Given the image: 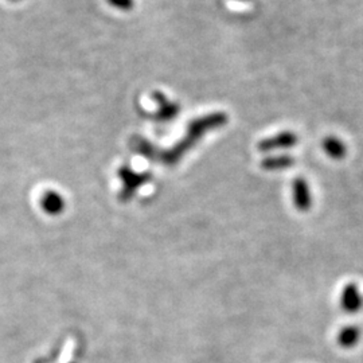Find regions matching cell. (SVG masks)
<instances>
[{"mask_svg":"<svg viewBox=\"0 0 363 363\" xmlns=\"http://www.w3.org/2000/svg\"><path fill=\"white\" fill-rule=\"evenodd\" d=\"M229 116L225 112H212L206 116H202L199 119L191 121L187 128L186 136L181 142L174 146L171 150L163 152L159 155V159L166 166H177L182 157L190 151L192 147L197 146V143L212 129L222 128L228 124Z\"/></svg>","mask_w":363,"mask_h":363,"instance_id":"1","label":"cell"},{"mask_svg":"<svg viewBox=\"0 0 363 363\" xmlns=\"http://www.w3.org/2000/svg\"><path fill=\"white\" fill-rule=\"evenodd\" d=\"M118 175L122 182V190L119 195L121 202L131 201L136 194V191L147 182L151 181L152 178L150 173H136L128 166H121L118 171Z\"/></svg>","mask_w":363,"mask_h":363,"instance_id":"2","label":"cell"},{"mask_svg":"<svg viewBox=\"0 0 363 363\" xmlns=\"http://www.w3.org/2000/svg\"><path fill=\"white\" fill-rule=\"evenodd\" d=\"M299 139H298V135L292 131H283V132H278L277 135L271 136V138H267V139H263L257 148L258 151L261 152H272L276 150H287V148H292L298 144Z\"/></svg>","mask_w":363,"mask_h":363,"instance_id":"3","label":"cell"},{"mask_svg":"<svg viewBox=\"0 0 363 363\" xmlns=\"http://www.w3.org/2000/svg\"><path fill=\"white\" fill-rule=\"evenodd\" d=\"M340 308L346 314H357L362 309L363 298L360 287L355 283H349L340 292Z\"/></svg>","mask_w":363,"mask_h":363,"instance_id":"4","label":"cell"},{"mask_svg":"<svg viewBox=\"0 0 363 363\" xmlns=\"http://www.w3.org/2000/svg\"><path fill=\"white\" fill-rule=\"evenodd\" d=\"M152 96H153L155 102L157 104V112H156L157 120L162 122H168V121L174 120L179 115L181 107L178 102L171 101L162 91H155Z\"/></svg>","mask_w":363,"mask_h":363,"instance_id":"5","label":"cell"},{"mask_svg":"<svg viewBox=\"0 0 363 363\" xmlns=\"http://www.w3.org/2000/svg\"><path fill=\"white\" fill-rule=\"evenodd\" d=\"M292 199L294 205L299 212H307L312 206V195L309 184L302 177L296 178L292 183Z\"/></svg>","mask_w":363,"mask_h":363,"instance_id":"6","label":"cell"},{"mask_svg":"<svg viewBox=\"0 0 363 363\" xmlns=\"http://www.w3.org/2000/svg\"><path fill=\"white\" fill-rule=\"evenodd\" d=\"M41 209L46 212L47 215H60L65 210V199L62 198L58 191L47 190L41 197Z\"/></svg>","mask_w":363,"mask_h":363,"instance_id":"7","label":"cell"},{"mask_svg":"<svg viewBox=\"0 0 363 363\" xmlns=\"http://www.w3.org/2000/svg\"><path fill=\"white\" fill-rule=\"evenodd\" d=\"M361 336H362V331L358 326L349 324L340 329V331L336 336V340L342 349H353L360 343Z\"/></svg>","mask_w":363,"mask_h":363,"instance_id":"8","label":"cell"},{"mask_svg":"<svg viewBox=\"0 0 363 363\" xmlns=\"http://www.w3.org/2000/svg\"><path fill=\"white\" fill-rule=\"evenodd\" d=\"M295 157L291 155H273L263 159L261 168L265 171H281L294 167Z\"/></svg>","mask_w":363,"mask_h":363,"instance_id":"9","label":"cell"},{"mask_svg":"<svg viewBox=\"0 0 363 363\" xmlns=\"http://www.w3.org/2000/svg\"><path fill=\"white\" fill-rule=\"evenodd\" d=\"M323 150L333 160H342L347 155V147L344 142L336 136H327L323 140Z\"/></svg>","mask_w":363,"mask_h":363,"instance_id":"10","label":"cell"},{"mask_svg":"<svg viewBox=\"0 0 363 363\" xmlns=\"http://www.w3.org/2000/svg\"><path fill=\"white\" fill-rule=\"evenodd\" d=\"M136 151L139 152V155H143L148 159L155 160L160 153H157L156 148L152 146L151 143L146 142V140H140L139 143H136Z\"/></svg>","mask_w":363,"mask_h":363,"instance_id":"11","label":"cell"},{"mask_svg":"<svg viewBox=\"0 0 363 363\" xmlns=\"http://www.w3.org/2000/svg\"><path fill=\"white\" fill-rule=\"evenodd\" d=\"M109 6L120 11H131L135 7V0H107Z\"/></svg>","mask_w":363,"mask_h":363,"instance_id":"12","label":"cell"},{"mask_svg":"<svg viewBox=\"0 0 363 363\" xmlns=\"http://www.w3.org/2000/svg\"><path fill=\"white\" fill-rule=\"evenodd\" d=\"M11 1H19V0H11Z\"/></svg>","mask_w":363,"mask_h":363,"instance_id":"13","label":"cell"}]
</instances>
